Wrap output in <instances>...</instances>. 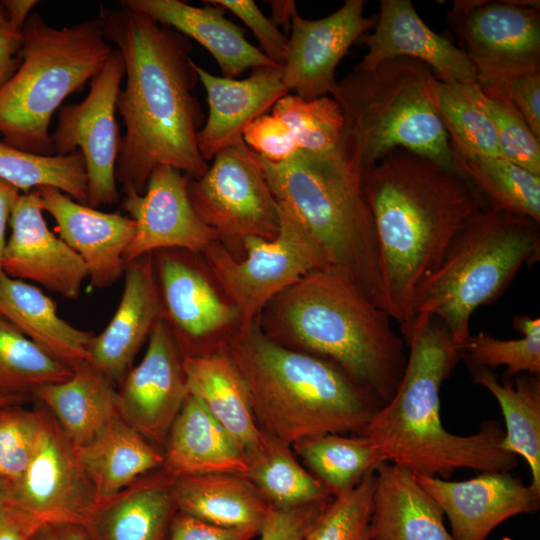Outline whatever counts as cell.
Returning a JSON list of instances; mask_svg holds the SVG:
<instances>
[{
	"mask_svg": "<svg viewBox=\"0 0 540 540\" xmlns=\"http://www.w3.org/2000/svg\"><path fill=\"white\" fill-rule=\"evenodd\" d=\"M514 328L523 336L503 340L485 332L470 335L462 346V359L472 369L507 367L506 378L519 374L540 375V318L515 316Z\"/></svg>",
	"mask_w": 540,
	"mask_h": 540,
	"instance_id": "60d3db41",
	"label": "cell"
},
{
	"mask_svg": "<svg viewBox=\"0 0 540 540\" xmlns=\"http://www.w3.org/2000/svg\"><path fill=\"white\" fill-rule=\"evenodd\" d=\"M176 510L207 523L254 529L259 533L271 505L238 473H210L171 479Z\"/></svg>",
	"mask_w": 540,
	"mask_h": 540,
	"instance_id": "f546056e",
	"label": "cell"
},
{
	"mask_svg": "<svg viewBox=\"0 0 540 540\" xmlns=\"http://www.w3.org/2000/svg\"><path fill=\"white\" fill-rule=\"evenodd\" d=\"M77 453L98 503L160 469L164 460L162 450L120 415L113 418L93 441L78 448Z\"/></svg>",
	"mask_w": 540,
	"mask_h": 540,
	"instance_id": "d6a6232c",
	"label": "cell"
},
{
	"mask_svg": "<svg viewBox=\"0 0 540 540\" xmlns=\"http://www.w3.org/2000/svg\"><path fill=\"white\" fill-rule=\"evenodd\" d=\"M414 475L448 517L454 540H486L502 522L540 506V492L511 472H481L464 481Z\"/></svg>",
	"mask_w": 540,
	"mask_h": 540,
	"instance_id": "44dd1931",
	"label": "cell"
},
{
	"mask_svg": "<svg viewBox=\"0 0 540 540\" xmlns=\"http://www.w3.org/2000/svg\"><path fill=\"white\" fill-rule=\"evenodd\" d=\"M271 19L277 26L289 31L294 13L297 11L296 3L292 0L270 1Z\"/></svg>",
	"mask_w": 540,
	"mask_h": 540,
	"instance_id": "6f0895ef",
	"label": "cell"
},
{
	"mask_svg": "<svg viewBox=\"0 0 540 540\" xmlns=\"http://www.w3.org/2000/svg\"><path fill=\"white\" fill-rule=\"evenodd\" d=\"M362 185L377 236L386 310L403 324L413 317L418 285L486 205L458 172L406 149L363 169Z\"/></svg>",
	"mask_w": 540,
	"mask_h": 540,
	"instance_id": "7a4b0ae2",
	"label": "cell"
},
{
	"mask_svg": "<svg viewBox=\"0 0 540 540\" xmlns=\"http://www.w3.org/2000/svg\"><path fill=\"white\" fill-rule=\"evenodd\" d=\"M400 329L409 348L402 379L358 435L377 443L386 461L416 475L449 479L462 468L512 471L517 456L502 449L504 430L498 421H485L465 436L442 424L441 386L462 359L444 324L430 314H416Z\"/></svg>",
	"mask_w": 540,
	"mask_h": 540,
	"instance_id": "3957f363",
	"label": "cell"
},
{
	"mask_svg": "<svg viewBox=\"0 0 540 540\" xmlns=\"http://www.w3.org/2000/svg\"><path fill=\"white\" fill-rule=\"evenodd\" d=\"M42 410L23 404L0 407V485L8 494L23 477L36 449Z\"/></svg>",
	"mask_w": 540,
	"mask_h": 540,
	"instance_id": "ee69618b",
	"label": "cell"
},
{
	"mask_svg": "<svg viewBox=\"0 0 540 540\" xmlns=\"http://www.w3.org/2000/svg\"><path fill=\"white\" fill-rule=\"evenodd\" d=\"M73 369L54 358L0 315V393L33 396L67 380Z\"/></svg>",
	"mask_w": 540,
	"mask_h": 540,
	"instance_id": "ab89813d",
	"label": "cell"
},
{
	"mask_svg": "<svg viewBox=\"0 0 540 540\" xmlns=\"http://www.w3.org/2000/svg\"><path fill=\"white\" fill-rule=\"evenodd\" d=\"M488 98L516 111L540 139V71L477 80Z\"/></svg>",
	"mask_w": 540,
	"mask_h": 540,
	"instance_id": "bcb514c9",
	"label": "cell"
},
{
	"mask_svg": "<svg viewBox=\"0 0 540 540\" xmlns=\"http://www.w3.org/2000/svg\"><path fill=\"white\" fill-rule=\"evenodd\" d=\"M261 446L245 455V476L275 508H294L332 498L323 484L305 469L291 446L264 433Z\"/></svg>",
	"mask_w": 540,
	"mask_h": 540,
	"instance_id": "8d00e7d4",
	"label": "cell"
},
{
	"mask_svg": "<svg viewBox=\"0 0 540 540\" xmlns=\"http://www.w3.org/2000/svg\"><path fill=\"white\" fill-rule=\"evenodd\" d=\"M160 468L171 479L210 473L245 476V455L205 405L188 394L169 430Z\"/></svg>",
	"mask_w": 540,
	"mask_h": 540,
	"instance_id": "484cf974",
	"label": "cell"
},
{
	"mask_svg": "<svg viewBox=\"0 0 540 540\" xmlns=\"http://www.w3.org/2000/svg\"><path fill=\"white\" fill-rule=\"evenodd\" d=\"M435 104L452 146L470 153L500 156L494 124L483 105L477 83L438 80Z\"/></svg>",
	"mask_w": 540,
	"mask_h": 540,
	"instance_id": "f35d334b",
	"label": "cell"
},
{
	"mask_svg": "<svg viewBox=\"0 0 540 540\" xmlns=\"http://www.w3.org/2000/svg\"><path fill=\"white\" fill-rule=\"evenodd\" d=\"M11 235L1 268L8 276L30 280L66 299H77L88 268L80 256L50 231L37 190L20 193L11 210Z\"/></svg>",
	"mask_w": 540,
	"mask_h": 540,
	"instance_id": "d6986e66",
	"label": "cell"
},
{
	"mask_svg": "<svg viewBox=\"0 0 540 540\" xmlns=\"http://www.w3.org/2000/svg\"><path fill=\"white\" fill-rule=\"evenodd\" d=\"M197 179L188 195L200 219L231 252L250 236L273 239L280 229L278 201L263 173L259 155L244 141L228 146Z\"/></svg>",
	"mask_w": 540,
	"mask_h": 540,
	"instance_id": "8fae6325",
	"label": "cell"
},
{
	"mask_svg": "<svg viewBox=\"0 0 540 540\" xmlns=\"http://www.w3.org/2000/svg\"><path fill=\"white\" fill-rule=\"evenodd\" d=\"M222 346L245 381L258 426L283 444L358 435L383 406L334 363L277 343L258 321L239 325Z\"/></svg>",
	"mask_w": 540,
	"mask_h": 540,
	"instance_id": "5b68a950",
	"label": "cell"
},
{
	"mask_svg": "<svg viewBox=\"0 0 540 540\" xmlns=\"http://www.w3.org/2000/svg\"><path fill=\"white\" fill-rule=\"evenodd\" d=\"M125 77L121 52L112 50L101 71L90 81L85 99L58 112L51 133L55 155L82 154L87 175V205L97 208L118 201L116 163L121 137L117 99Z\"/></svg>",
	"mask_w": 540,
	"mask_h": 540,
	"instance_id": "7c38bea8",
	"label": "cell"
},
{
	"mask_svg": "<svg viewBox=\"0 0 540 540\" xmlns=\"http://www.w3.org/2000/svg\"><path fill=\"white\" fill-rule=\"evenodd\" d=\"M277 201L280 229L275 238H245V255L238 260L218 240L201 253L224 296L238 310L241 325L258 321L278 294L308 273L329 266L323 247L297 211Z\"/></svg>",
	"mask_w": 540,
	"mask_h": 540,
	"instance_id": "30bf717a",
	"label": "cell"
},
{
	"mask_svg": "<svg viewBox=\"0 0 540 540\" xmlns=\"http://www.w3.org/2000/svg\"><path fill=\"white\" fill-rule=\"evenodd\" d=\"M375 478L372 540H454L442 510L412 472L385 461Z\"/></svg>",
	"mask_w": 540,
	"mask_h": 540,
	"instance_id": "4316f807",
	"label": "cell"
},
{
	"mask_svg": "<svg viewBox=\"0 0 540 540\" xmlns=\"http://www.w3.org/2000/svg\"><path fill=\"white\" fill-rule=\"evenodd\" d=\"M98 19L125 66L117 99L125 134L115 172L123 192L143 194L160 165L201 177L209 167L197 144L205 117L193 94L199 77L189 38L124 5L102 9Z\"/></svg>",
	"mask_w": 540,
	"mask_h": 540,
	"instance_id": "6da1fadb",
	"label": "cell"
},
{
	"mask_svg": "<svg viewBox=\"0 0 540 540\" xmlns=\"http://www.w3.org/2000/svg\"><path fill=\"white\" fill-rule=\"evenodd\" d=\"M195 69L209 106L206 122L197 133L198 148L206 161L242 141L246 126L289 94L282 65L254 68L242 80L213 75L197 63Z\"/></svg>",
	"mask_w": 540,
	"mask_h": 540,
	"instance_id": "cb8c5ba5",
	"label": "cell"
},
{
	"mask_svg": "<svg viewBox=\"0 0 540 540\" xmlns=\"http://www.w3.org/2000/svg\"><path fill=\"white\" fill-rule=\"evenodd\" d=\"M540 259L539 223L484 207L454 237L441 262L416 288L412 315L438 318L462 348L480 306L494 303L518 271Z\"/></svg>",
	"mask_w": 540,
	"mask_h": 540,
	"instance_id": "ba28073f",
	"label": "cell"
},
{
	"mask_svg": "<svg viewBox=\"0 0 540 540\" xmlns=\"http://www.w3.org/2000/svg\"><path fill=\"white\" fill-rule=\"evenodd\" d=\"M208 2L229 10L240 18L254 33L262 52L277 65H283L288 35H285L271 18L265 16L252 0H209Z\"/></svg>",
	"mask_w": 540,
	"mask_h": 540,
	"instance_id": "c3c4849f",
	"label": "cell"
},
{
	"mask_svg": "<svg viewBox=\"0 0 540 540\" xmlns=\"http://www.w3.org/2000/svg\"><path fill=\"white\" fill-rule=\"evenodd\" d=\"M437 81L425 64L404 57L354 68L338 81L332 98L344 118L341 143L362 169L406 149L456 171L436 109Z\"/></svg>",
	"mask_w": 540,
	"mask_h": 540,
	"instance_id": "52a82bcc",
	"label": "cell"
},
{
	"mask_svg": "<svg viewBox=\"0 0 540 540\" xmlns=\"http://www.w3.org/2000/svg\"><path fill=\"white\" fill-rule=\"evenodd\" d=\"M257 534L254 529L221 527L177 512L166 540H251Z\"/></svg>",
	"mask_w": 540,
	"mask_h": 540,
	"instance_id": "f907efd6",
	"label": "cell"
},
{
	"mask_svg": "<svg viewBox=\"0 0 540 540\" xmlns=\"http://www.w3.org/2000/svg\"><path fill=\"white\" fill-rule=\"evenodd\" d=\"M188 394L198 398L214 418L233 436L244 455L264 441L245 381L223 346L183 357Z\"/></svg>",
	"mask_w": 540,
	"mask_h": 540,
	"instance_id": "83f0119b",
	"label": "cell"
},
{
	"mask_svg": "<svg viewBox=\"0 0 540 540\" xmlns=\"http://www.w3.org/2000/svg\"><path fill=\"white\" fill-rule=\"evenodd\" d=\"M27 399L28 397L26 396L0 393V407L14 405V404H23Z\"/></svg>",
	"mask_w": 540,
	"mask_h": 540,
	"instance_id": "680465c9",
	"label": "cell"
},
{
	"mask_svg": "<svg viewBox=\"0 0 540 540\" xmlns=\"http://www.w3.org/2000/svg\"><path fill=\"white\" fill-rule=\"evenodd\" d=\"M365 0H346L332 14L320 19L293 15L283 67V84L304 99L333 94L335 71L349 48L372 29L377 14H363Z\"/></svg>",
	"mask_w": 540,
	"mask_h": 540,
	"instance_id": "e0dca14e",
	"label": "cell"
},
{
	"mask_svg": "<svg viewBox=\"0 0 540 540\" xmlns=\"http://www.w3.org/2000/svg\"><path fill=\"white\" fill-rule=\"evenodd\" d=\"M447 23L483 77L540 71L538 0H457Z\"/></svg>",
	"mask_w": 540,
	"mask_h": 540,
	"instance_id": "5bb4252c",
	"label": "cell"
},
{
	"mask_svg": "<svg viewBox=\"0 0 540 540\" xmlns=\"http://www.w3.org/2000/svg\"><path fill=\"white\" fill-rule=\"evenodd\" d=\"M272 115L286 124L301 150L325 152L341 144L344 118L333 98L287 94L274 104Z\"/></svg>",
	"mask_w": 540,
	"mask_h": 540,
	"instance_id": "b9f144b4",
	"label": "cell"
},
{
	"mask_svg": "<svg viewBox=\"0 0 540 540\" xmlns=\"http://www.w3.org/2000/svg\"><path fill=\"white\" fill-rule=\"evenodd\" d=\"M259 157L275 198L297 211L323 247L329 266L347 275L387 312L363 169L342 143L325 152L299 149L279 163Z\"/></svg>",
	"mask_w": 540,
	"mask_h": 540,
	"instance_id": "8992f818",
	"label": "cell"
},
{
	"mask_svg": "<svg viewBox=\"0 0 540 540\" xmlns=\"http://www.w3.org/2000/svg\"><path fill=\"white\" fill-rule=\"evenodd\" d=\"M242 139L250 149L273 163L285 161L299 150L289 128L272 114H263L249 123Z\"/></svg>",
	"mask_w": 540,
	"mask_h": 540,
	"instance_id": "7dc6e473",
	"label": "cell"
},
{
	"mask_svg": "<svg viewBox=\"0 0 540 540\" xmlns=\"http://www.w3.org/2000/svg\"><path fill=\"white\" fill-rule=\"evenodd\" d=\"M375 471L355 487L333 496L304 540H372V500Z\"/></svg>",
	"mask_w": 540,
	"mask_h": 540,
	"instance_id": "7bdbcfd3",
	"label": "cell"
},
{
	"mask_svg": "<svg viewBox=\"0 0 540 540\" xmlns=\"http://www.w3.org/2000/svg\"><path fill=\"white\" fill-rule=\"evenodd\" d=\"M36 190L60 238L85 262L91 286L103 289L116 283L124 274V255L134 238L135 222L79 203L53 187Z\"/></svg>",
	"mask_w": 540,
	"mask_h": 540,
	"instance_id": "7402d4cb",
	"label": "cell"
},
{
	"mask_svg": "<svg viewBox=\"0 0 540 540\" xmlns=\"http://www.w3.org/2000/svg\"><path fill=\"white\" fill-rule=\"evenodd\" d=\"M0 315L48 354L73 369L89 360L95 335L60 317L54 301L23 280L0 271Z\"/></svg>",
	"mask_w": 540,
	"mask_h": 540,
	"instance_id": "1f68e13d",
	"label": "cell"
},
{
	"mask_svg": "<svg viewBox=\"0 0 540 540\" xmlns=\"http://www.w3.org/2000/svg\"><path fill=\"white\" fill-rule=\"evenodd\" d=\"M33 397L77 449L93 441L119 415L115 384L88 360L75 365L67 380L42 386Z\"/></svg>",
	"mask_w": 540,
	"mask_h": 540,
	"instance_id": "4dcf8cb0",
	"label": "cell"
},
{
	"mask_svg": "<svg viewBox=\"0 0 540 540\" xmlns=\"http://www.w3.org/2000/svg\"><path fill=\"white\" fill-rule=\"evenodd\" d=\"M121 5L140 11L201 44L218 63L223 77L235 79L247 69L277 65L252 45L244 30L225 17V9L204 1L196 7L180 0H123Z\"/></svg>",
	"mask_w": 540,
	"mask_h": 540,
	"instance_id": "d4e9b609",
	"label": "cell"
},
{
	"mask_svg": "<svg viewBox=\"0 0 540 540\" xmlns=\"http://www.w3.org/2000/svg\"><path fill=\"white\" fill-rule=\"evenodd\" d=\"M5 18V14L2 11L1 4H0V21Z\"/></svg>",
	"mask_w": 540,
	"mask_h": 540,
	"instance_id": "94428289",
	"label": "cell"
},
{
	"mask_svg": "<svg viewBox=\"0 0 540 540\" xmlns=\"http://www.w3.org/2000/svg\"><path fill=\"white\" fill-rule=\"evenodd\" d=\"M19 194L20 192L15 187L0 180V271L2 270L1 262L6 244V227L10 218L13 204Z\"/></svg>",
	"mask_w": 540,
	"mask_h": 540,
	"instance_id": "11a10c76",
	"label": "cell"
},
{
	"mask_svg": "<svg viewBox=\"0 0 540 540\" xmlns=\"http://www.w3.org/2000/svg\"><path fill=\"white\" fill-rule=\"evenodd\" d=\"M482 101L494 124L500 157L540 175V139L513 109L483 92Z\"/></svg>",
	"mask_w": 540,
	"mask_h": 540,
	"instance_id": "f6af8a7d",
	"label": "cell"
},
{
	"mask_svg": "<svg viewBox=\"0 0 540 540\" xmlns=\"http://www.w3.org/2000/svg\"><path fill=\"white\" fill-rule=\"evenodd\" d=\"M41 524L9 499L0 507V540H31Z\"/></svg>",
	"mask_w": 540,
	"mask_h": 540,
	"instance_id": "816d5d0a",
	"label": "cell"
},
{
	"mask_svg": "<svg viewBox=\"0 0 540 540\" xmlns=\"http://www.w3.org/2000/svg\"><path fill=\"white\" fill-rule=\"evenodd\" d=\"M291 448L332 497L352 489L386 461L377 443L363 435L326 433L300 439Z\"/></svg>",
	"mask_w": 540,
	"mask_h": 540,
	"instance_id": "d590c367",
	"label": "cell"
},
{
	"mask_svg": "<svg viewBox=\"0 0 540 540\" xmlns=\"http://www.w3.org/2000/svg\"><path fill=\"white\" fill-rule=\"evenodd\" d=\"M368 52L355 68L371 70L404 57L425 64L444 83H477V69L467 53L448 37L434 32L410 0H381L373 31L357 41Z\"/></svg>",
	"mask_w": 540,
	"mask_h": 540,
	"instance_id": "ffe728a7",
	"label": "cell"
},
{
	"mask_svg": "<svg viewBox=\"0 0 540 540\" xmlns=\"http://www.w3.org/2000/svg\"><path fill=\"white\" fill-rule=\"evenodd\" d=\"M188 181L189 177L181 171L160 165L152 171L143 194L125 192L121 208L136 225L134 238L124 255L126 263L162 249L201 254L218 240L216 232L194 210Z\"/></svg>",
	"mask_w": 540,
	"mask_h": 540,
	"instance_id": "ac0fdd59",
	"label": "cell"
},
{
	"mask_svg": "<svg viewBox=\"0 0 540 540\" xmlns=\"http://www.w3.org/2000/svg\"><path fill=\"white\" fill-rule=\"evenodd\" d=\"M9 499V494L5 488L0 485V507Z\"/></svg>",
	"mask_w": 540,
	"mask_h": 540,
	"instance_id": "91938a15",
	"label": "cell"
},
{
	"mask_svg": "<svg viewBox=\"0 0 540 540\" xmlns=\"http://www.w3.org/2000/svg\"><path fill=\"white\" fill-rule=\"evenodd\" d=\"M328 501L286 509L271 507L259 529L260 540H304Z\"/></svg>",
	"mask_w": 540,
	"mask_h": 540,
	"instance_id": "681fc988",
	"label": "cell"
},
{
	"mask_svg": "<svg viewBox=\"0 0 540 540\" xmlns=\"http://www.w3.org/2000/svg\"><path fill=\"white\" fill-rule=\"evenodd\" d=\"M119 386L120 417L163 452L188 395L183 357L164 318L152 330L142 360Z\"/></svg>",
	"mask_w": 540,
	"mask_h": 540,
	"instance_id": "2e32d148",
	"label": "cell"
},
{
	"mask_svg": "<svg viewBox=\"0 0 540 540\" xmlns=\"http://www.w3.org/2000/svg\"><path fill=\"white\" fill-rule=\"evenodd\" d=\"M41 410L36 449L9 500L42 523L85 526L98 504L94 488L75 446L50 412Z\"/></svg>",
	"mask_w": 540,
	"mask_h": 540,
	"instance_id": "9a60e30c",
	"label": "cell"
},
{
	"mask_svg": "<svg viewBox=\"0 0 540 540\" xmlns=\"http://www.w3.org/2000/svg\"><path fill=\"white\" fill-rule=\"evenodd\" d=\"M22 30L5 16L0 21V88L15 73L20 64Z\"/></svg>",
	"mask_w": 540,
	"mask_h": 540,
	"instance_id": "f5cc1de1",
	"label": "cell"
},
{
	"mask_svg": "<svg viewBox=\"0 0 540 540\" xmlns=\"http://www.w3.org/2000/svg\"><path fill=\"white\" fill-rule=\"evenodd\" d=\"M258 320L277 343L324 358L385 405L402 379L407 354L391 316L343 272L328 266L278 294Z\"/></svg>",
	"mask_w": 540,
	"mask_h": 540,
	"instance_id": "277c9868",
	"label": "cell"
},
{
	"mask_svg": "<svg viewBox=\"0 0 540 540\" xmlns=\"http://www.w3.org/2000/svg\"><path fill=\"white\" fill-rule=\"evenodd\" d=\"M119 305L106 328L90 341L89 360L120 385L144 342L164 318L153 253L128 263Z\"/></svg>",
	"mask_w": 540,
	"mask_h": 540,
	"instance_id": "603a6c76",
	"label": "cell"
},
{
	"mask_svg": "<svg viewBox=\"0 0 540 540\" xmlns=\"http://www.w3.org/2000/svg\"><path fill=\"white\" fill-rule=\"evenodd\" d=\"M37 3L35 0H5L1 5L5 8L7 20L22 30Z\"/></svg>",
	"mask_w": 540,
	"mask_h": 540,
	"instance_id": "9f6ffc18",
	"label": "cell"
},
{
	"mask_svg": "<svg viewBox=\"0 0 540 540\" xmlns=\"http://www.w3.org/2000/svg\"><path fill=\"white\" fill-rule=\"evenodd\" d=\"M0 180L28 193L53 187L87 205V175L82 154L38 155L0 140Z\"/></svg>",
	"mask_w": 540,
	"mask_h": 540,
	"instance_id": "74e56055",
	"label": "cell"
},
{
	"mask_svg": "<svg viewBox=\"0 0 540 540\" xmlns=\"http://www.w3.org/2000/svg\"><path fill=\"white\" fill-rule=\"evenodd\" d=\"M455 170L486 207L540 223V175L500 156L466 152L451 145Z\"/></svg>",
	"mask_w": 540,
	"mask_h": 540,
	"instance_id": "e575fe53",
	"label": "cell"
},
{
	"mask_svg": "<svg viewBox=\"0 0 540 540\" xmlns=\"http://www.w3.org/2000/svg\"><path fill=\"white\" fill-rule=\"evenodd\" d=\"M112 50L98 18L55 28L31 14L22 29L20 64L0 88L3 142L54 155L49 130L53 114L101 71Z\"/></svg>",
	"mask_w": 540,
	"mask_h": 540,
	"instance_id": "9c48e42d",
	"label": "cell"
},
{
	"mask_svg": "<svg viewBox=\"0 0 540 540\" xmlns=\"http://www.w3.org/2000/svg\"><path fill=\"white\" fill-rule=\"evenodd\" d=\"M170 482L159 469L99 502L85 524L93 540H166L177 513Z\"/></svg>",
	"mask_w": 540,
	"mask_h": 540,
	"instance_id": "f1b7e54d",
	"label": "cell"
},
{
	"mask_svg": "<svg viewBox=\"0 0 540 540\" xmlns=\"http://www.w3.org/2000/svg\"><path fill=\"white\" fill-rule=\"evenodd\" d=\"M31 540H93V538L82 524L42 523Z\"/></svg>",
	"mask_w": 540,
	"mask_h": 540,
	"instance_id": "db71d44e",
	"label": "cell"
},
{
	"mask_svg": "<svg viewBox=\"0 0 540 540\" xmlns=\"http://www.w3.org/2000/svg\"><path fill=\"white\" fill-rule=\"evenodd\" d=\"M153 260L164 319L182 357L221 347L241 325V316L213 286L202 255L162 249L153 253Z\"/></svg>",
	"mask_w": 540,
	"mask_h": 540,
	"instance_id": "4fadbf2b",
	"label": "cell"
},
{
	"mask_svg": "<svg viewBox=\"0 0 540 540\" xmlns=\"http://www.w3.org/2000/svg\"><path fill=\"white\" fill-rule=\"evenodd\" d=\"M474 382L497 400L505 420L501 447L522 457L531 473V483L540 492V376L519 374L499 380L493 370H472Z\"/></svg>",
	"mask_w": 540,
	"mask_h": 540,
	"instance_id": "836d02e7",
	"label": "cell"
}]
</instances>
